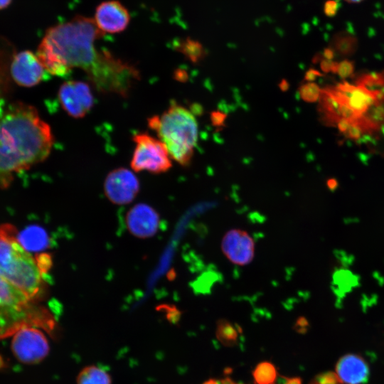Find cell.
<instances>
[{
	"label": "cell",
	"mask_w": 384,
	"mask_h": 384,
	"mask_svg": "<svg viewBox=\"0 0 384 384\" xmlns=\"http://www.w3.org/2000/svg\"><path fill=\"white\" fill-rule=\"evenodd\" d=\"M202 384H220V383L215 379L210 378L209 380H206Z\"/></svg>",
	"instance_id": "28"
},
{
	"label": "cell",
	"mask_w": 384,
	"mask_h": 384,
	"mask_svg": "<svg viewBox=\"0 0 384 384\" xmlns=\"http://www.w3.org/2000/svg\"><path fill=\"white\" fill-rule=\"evenodd\" d=\"M132 139L136 145L130 166L134 171L161 174L171 168V158L159 139L147 133H138L134 135Z\"/></svg>",
	"instance_id": "6"
},
{
	"label": "cell",
	"mask_w": 384,
	"mask_h": 384,
	"mask_svg": "<svg viewBox=\"0 0 384 384\" xmlns=\"http://www.w3.org/2000/svg\"><path fill=\"white\" fill-rule=\"evenodd\" d=\"M308 321L304 317H299L296 324L295 329L299 333H304L308 327Z\"/></svg>",
	"instance_id": "23"
},
{
	"label": "cell",
	"mask_w": 384,
	"mask_h": 384,
	"mask_svg": "<svg viewBox=\"0 0 384 384\" xmlns=\"http://www.w3.org/2000/svg\"><path fill=\"white\" fill-rule=\"evenodd\" d=\"M213 122L214 124H220L223 120V117L220 113H213L212 114Z\"/></svg>",
	"instance_id": "25"
},
{
	"label": "cell",
	"mask_w": 384,
	"mask_h": 384,
	"mask_svg": "<svg viewBox=\"0 0 384 384\" xmlns=\"http://www.w3.org/2000/svg\"><path fill=\"white\" fill-rule=\"evenodd\" d=\"M18 239L21 245L28 252L43 250L48 246V235L46 230L38 225H31L24 229Z\"/></svg>",
	"instance_id": "15"
},
{
	"label": "cell",
	"mask_w": 384,
	"mask_h": 384,
	"mask_svg": "<svg viewBox=\"0 0 384 384\" xmlns=\"http://www.w3.org/2000/svg\"><path fill=\"white\" fill-rule=\"evenodd\" d=\"M103 35L93 18L76 16L50 27L36 55L50 75L65 77L72 69L80 68L98 91L124 96L139 80V71L97 48L96 41Z\"/></svg>",
	"instance_id": "1"
},
{
	"label": "cell",
	"mask_w": 384,
	"mask_h": 384,
	"mask_svg": "<svg viewBox=\"0 0 384 384\" xmlns=\"http://www.w3.org/2000/svg\"><path fill=\"white\" fill-rule=\"evenodd\" d=\"M337 9H338L337 2L330 0L325 3L324 11L326 15L329 16H331L336 14Z\"/></svg>",
	"instance_id": "22"
},
{
	"label": "cell",
	"mask_w": 384,
	"mask_h": 384,
	"mask_svg": "<svg viewBox=\"0 0 384 384\" xmlns=\"http://www.w3.org/2000/svg\"><path fill=\"white\" fill-rule=\"evenodd\" d=\"M60 104L70 117H84L94 105V97L90 85L80 80L63 82L58 92Z\"/></svg>",
	"instance_id": "8"
},
{
	"label": "cell",
	"mask_w": 384,
	"mask_h": 384,
	"mask_svg": "<svg viewBox=\"0 0 384 384\" xmlns=\"http://www.w3.org/2000/svg\"><path fill=\"white\" fill-rule=\"evenodd\" d=\"M148 125L166 146L171 159L183 166L190 164L198 134V123L191 111L173 102L161 115L149 117Z\"/></svg>",
	"instance_id": "4"
},
{
	"label": "cell",
	"mask_w": 384,
	"mask_h": 384,
	"mask_svg": "<svg viewBox=\"0 0 384 384\" xmlns=\"http://www.w3.org/2000/svg\"><path fill=\"white\" fill-rule=\"evenodd\" d=\"M11 1L12 0H0V11L7 8Z\"/></svg>",
	"instance_id": "26"
},
{
	"label": "cell",
	"mask_w": 384,
	"mask_h": 384,
	"mask_svg": "<svg viewBox=\"0 0 384 384\" xmlns=\"http://www.w3.org/2000/svg\"><path fill=\"white\" fill-rule=\"evenodd\" d=\"M178 51L193 63H198L205 55L204 48L201 43L191 38H186L177 44Z\"/></svg>",
	"instance_id": "19"
},
{
	"label": "cell",
	"mask_w": 384,
	"mask_h": 384,
	"mask_svg": "<svg viewBox=\"0 0 384 384\" xmlns=\"http://www.w3.org/2000/svg\"><path fill=\"white\" fill-rule=\"evenodd\" d=\"M110 375L96 366H86L77 376V384H111Z\"/></svg>",
	"instance_id": "17"
},
{
	"label": "cell",
	"mask_w": 384,
	"mask_h": 384,
	"mask_svg": "<svg viewBox=\"0 0 384 384\" xmlns=\"http://www.w3.org/2000/svg\"><path fill=\"white\" fill-rule=\"evenodd\" d=\"M26 326L43 328L51 331L54 319L43 307L33 302L0 306V339L13 336Z\"/></svg>",
	"instance_id": "5"
},
{
	"label": "cell",
	"mask_w": 384,
	"mask_h": 384,
	"mask_svg": "<svg viewBox=\"0 0 384 384\" xmlns=\"http://www.w3.org/2000/svg\"><path fill=\"white\" fill-rule=\"evenodd\" d=\"M31 301L19 289L0 277V306L21 304Z\"/></svg>",
	"instance_id": "16"
},
{
	"label": "cell",
	"mask_w": 384,
	"mask_h": 384,
	"mask_svg": "<svg viewBox=\"0 0 384 384\" xmlns=\"http://www.w3.org/2000/svg\"><path fill=\"white\" fill-rule=\"evenodd\" d=\"M93 20L102 33H118L128 26L130 15L119 1L109 0L97 6Z\"/></svg>",
	"instance_id": "11"
},
{
	"label": "cell",
	"mask_w": 384,
	"mask_h": 384,
	"mask_svg": "<svg viewBox=\"0 0 384 384\" xmlns=\"http://www.w3.org/2000/svg\"><path fill=\"white\" fill-rule=\"evenodd\" d=\"M221 248L225 257L235 265H247L254 257V240L246 231L240 229H232L225 234Z\"/></svg>",
	"instance_id": "12"
},
{
	"label": "cell",
	"mask_w": 384,
	"mask_h": 384,
	"mask_svg": "<svg viewBox=\"0 0 384 384\" xmlns=\"http://www.w3.org/2000/svg\"><path fill=\"white\" fill-rule=\"evenodd\" d=\"M273 384H274V383H273Z\"/></svg>",
	"instance_id": "30"
},
{
	"label": "cell",
	"mask_w": 384,
	"mask_h": 384,
	"mask_svg": "<svg viewBox=\"0 0 384 384\" xmlns=\"http://www.w3.org/2000/svg\"><path fill=\"white\" fill-rule=\"evenodd\" d=\"M336 373L343 384H365L369 378L370 370L361 356L347 354L337 362Z\"/></svg>",
	"instance_id": "14"
},
{
	"label": "cell",
	"mask_w": 384,
	"mask_h": 384,
	"mask_svg": "<svg viewBox=\"0 0 384 384\" xmlns=\"http://www.w3.org/2000/svg\"><path fill=\"white\" fill-rule=\"evenodd\" d=\"M346 2L351 4H357L363 1V0H345Z\"/></svg>",
	"instance_id": "29"
},
{
	"label": "cell",
	"mask_w": 384,
	"mask_h": 384,
	"mask_svg": "<svg viewBox=\"0 0 384 384\" xmlns=\"http://www.w3.org/2000/svg\"><path fill=\"white\" fill-rule=\"evenodd\" d=\"M235 384H236V383H235Z\"/></svg>",
	"instance_id": "31"
},
{
	"label": "cell",
	"mask_w": 384,
	"mask_h": 384,
	"mask_svg": "<svg viewBox=\"0 0 384 384\" xmlns=\"http://www.w3.org/2000/svg\"><path fill=\"white\" fill-rule=\"evenodd\" d=\"M284 384H302V380L299 377H282Z\"/></svg>",
	"instance_id": "24"
},
{
	"label": "cell",
	"mask_w": 384,
	"mask_h": 384,
	"mask_svg": "<svg viewBox=\"0 0 384 384\" xmlns=\"http://www.w3.org/2000/svg\"><path fill=\"white\" fill-rule=\"evenodd\" d=\"M54 142L51 129L32 105L16 102L0 112V188L14 174L43 161Z\"/></svg>",
	"instance_id": "2"
},
{
	"label": "cell",
	"mask_w": 384,
	"mask_h": 384,
	"mask_svg": "<svg viewBox=\"0 0 384 384\" xmlns=\"http://www.w3.org/2000/svg\"><path fill=\"white\" fill-rule=\"evenodd\" d=\"M220 384H235V383L230 378L226 377L220 380Z\"/></svg>",
	"instance_id": "27"
},
{
	"label": "cell",
	"mask_w": 384,
	"mask_h": 384,
	"mask_svg": "<svg viewBox=\"0 0 384 384\" xmlns=\"http://www.w3.org/2000/svg\"><path fill=\"white\" fill-rule=\"evenodd\" d=\"M44 274L36 257L21 245L15 228L0 225V277L34 300L42 290Z\"/></svg>",
	"instance_id": "3"
},
{
	"label": "cell",
	"mask_w": 384,
	"mask_h": 384,
	"mask_svg": "<svg viewBox=\"0 0 384 384\" xmlns=\"http://www.w3.org/2000/svg\"><path fill=\"white\" fill-rule=\"evenodd\" d=\"M126 225L132 235L139 238L154 236L160 226L159 213L146 203H137L126 215Z\"/></svg>",
	"instance_id": "13"
},
{
	"label": "cell",
	"mask_w": 384,
	"mask_h": 384,
	"mask_svg": "<svg viewBox=\"0 0 384 384\" xmlns=\"http://www.w3.org/2000/svg\"><path fill=\"white\" fill-rule=\"evenodd\" d=\"M309 384H343L336 373L328 371L316 375Z\"/></svg>",
	"instance_id": "21"
},
{
	"label": "cell",
	"mask_w": 384,
	"mask_h": 384,
	"mask_svg": "<svg viewBox=\"0 0 384 384\" xmlns=\"http://www.w3.org/2000/svg\"><path fill=\"white\" fill-rule=\"evenodd\" d=\"M252 375L255 384H273L277 379V372L272 363L263 361L257 365Z\"/></svg>",
	"instance_id": "20"
},
{
	"label": "cell",
	"mask_w": 384,
	"mask_h": 384,
	"mask_svg": "<svg viewBox=\"0 0 384 384\" xmlns=\"http://www.w3.org/2000/svg\"><path fill=\"white\" fill-rule=\"evenodd\" d=\"M46 70L37 55L30 50H23L13 56L10 73L14 82L25 87H31L44 78Z\"/></svg>",
	"instance_id": "10"
},
{
	"label": "cell",
	"mask_w": 384,
	"mask_h": 384,
	"mask_svg": "<svg viewBox=\"0 0 384 384\" xmlns=\"http://www.w3.org/2000/svg\"><path fill=\"white\" fill-rule=\"evenodd\" d=\"M11 348L15 357L26 364L38 363L49 352L46 336L38 327L34 326H26L15 333Z\"/></svg>",
	"instance_id": "7"
},
{
	"label": "cell",
	"mask_w": 384,
	"mask_h": 384,
	"mask_svg": "<svg viewBox=\"0 0 384 384\" xmlns=\"http://www.w3.org/2000/svg\"><path fill=\"white\" fill-rule=\"evenodd\" d=\"M104 191L113 203L125 205L131 203L139 191V181L136 175L126 168L110 171L105 178Z\"/></svg>",
	"instance_id": "9"
},
{
	"label": "cell",
	"mask_w": 384,
	"mask_h": 384,
	"mask_svg": "<svg viewBox=\"0 0 384 384\" xmlns=\"http://www.w3.org/2000/svg\"><path fill=\"white\" fill-rule=\"evenodd\" d=\"M239 327H236L226 319H220L217 322L215 335L221 344L227 347L236 346L238 342Z\"/></svg>",
	"instance_id": "18"
}]
</instances>
